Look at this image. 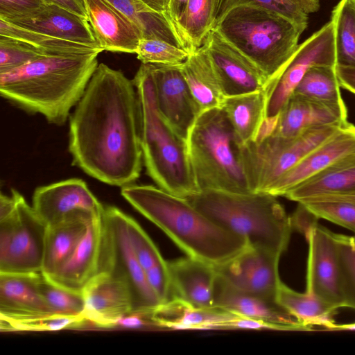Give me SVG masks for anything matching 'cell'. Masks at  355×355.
<instances>
[{"label":"cell","mask_w":355,"mask_h":355,"mask_svg":"<svg viewBox=\"0 0 355 355\" xmlns=\"http://www.w3.org/2000/svg\"><path fill=\"white\" fill-rule=\"evenodd\" d=\"M347 121V107H331L293 94L279 113L273 134L291 138L315 127Z\"/></svg>","instance_id":"cb8c5ba5"},{"label":"cell","mask_w":355,"mask_h":355,"mask_svg":"<svg viewBox=\"0 0 355 355\" xmlns=\"http://www.w3.org/2000/svg\"><path fill=\"white\" fill-rule=\"evenodd\" d=\"M221 0H189L179 31L190 53L200 47L217 20Z\"/></svg>","instance_id":"1f68e13d"},{"label":"cell","mask_w":355,"mask_h":355,"mask_svg":"<svg viewBox=\"0 0 355 355\" xmlns=\"http://www.w3.org/2000/svg\"><path fill=\"white\" fill-rule=\"evenodd\" d=\"M336 72L340 87L355 94V67L336 65Z\"/></svg>","instance_id":"7dc6e473"},{"label":"cell","mask_w":355,"mask_h":355,"mask_svg":"<svg viewBox=\"0 0 355 355\" xmlns=\"http://www.w3.org/2000/svg\"><path fill=\"white\" fill-rule=\"evenodd\" d=\"M98 54L44 56L0 73L1 96L51 123L62 125L84 94L98 64Z\"/></svg>","instance_id":"7a4b0ae2"},{"label":"cell","mask_w":355,"mask_h":355,"mask_svg":"<svg viewBox=\"0 0 355 355\" xmlns=\"http://www.w3.org/2000/svg\"><path fill=\"white\" fill-rule=\"evenodd\" d=\"M277 196L267 193L201 191L185 198L223 228L243 238L248 245L282 255L293 226Z\"/></svg>","instance_id":"5b68a950"},{"label":"cell","mask_w":355,"mask_h":355,"mask_svg":"<svg viewBox=\"0 0 355 355\" xmlns=\"http://www.w3.org/2000/svg\"><path fill=\"white\" fill-rule=\"evenodd\" d=\"M149 65L158 109L173 130L187 140L201 111L182 75L180 64Z\"/></svg>","instance_id":"9a60e30c"},{"label":"cell","mask_w":355,"mask_h":355,"mask_svg":"<svg viewBox=\"0 0 355 355\" xmlns=\"http://www.w3.org/2000/svg\"><path fill=\"white\" fill-rule=\"evenodd\" d=\"M207 50L225 97L266 89L269 80L250 60L211 31L203 44Z\"/></svg>","instance_id":"4fadbf2b"},{"label":"cell","mask_w":355,"mask_h":355,"mask_svg":"<svg viewBox=\"0 0 355 355\" xmlns=\"http://www.w3.org/2000/svg\"><path fill=\"white\" fill-rule=\"evenodd\" d=\"M121 193L188 256L217 265L248 245L243 238L217 225L185 198L158 187L132 184L121 187Z\"/></svg>","instance_id":"3957f363"},{"label":"cell","mask_w":355,"mask_h":355,"mask_svg":"<svg viewBox=\"0 0 355 355\" xmlns=\"http://www.w3.org/2000/svg\"><path fill=\"white\" fill-rule=\"evenodd\" d=\"M238 316L221 308L198 309L177 300L160 304L151 314L159 328L167 329H230Z\"/></svg>","instance_id":"4316f807"},{"label":"cell","mask_w":355,"mask_h":355,"mask_svg":"<svg viewBox=\"0 0 355 355\" xmlns=\"http://www.w3.org/2000/svg\"><path fill=\"white\" fill-rule=\"evenodd\" d=\"M32 207L47 226L76 213L100 215L104 209L85 182L80 178H69L36 188Z\"/></svg>","instance_id":"2e32d148"},{"label":"cell","mask_w":355,"mask_h":355,"mask_svg":"<svg viewBox=\"0 0 355 355\" xmlns=\"http://www.w3.org/2000/svg\"><path fill=\"white\" fill-rule=\"evenodd\" d=\"M308 199H318V200H343V201L355 202V193L324 195V196L311 198H308Z\"/></svg>","instance_id":"f907efd6"},{"label":"cell","mask_w":355,"mask_h":355,"mask_svg":"<svg viewBox=\"0 0 355 355\" xmlns=\"http://www.w3.org/2000/svg\"><path fill=\"white\" fill-rule=\"evenodd\" d=\"M267 100L266 89L225 97L221 108L243 144L255 141L266 118Z\"/></svg>","instance_id":"f546056e"},{"label":"cell","mask_w":355,"mask_h":355,"mask_svg":"<svg viewBox=\"0 0 355 355\" xmlns=\"http://www.w3.org/2000/svg\"><path fill=\"white\" fill-rule=\"evenodd\" d=\"M343 307L355 309V236L335 233Z\"/></svg>","instance_id":"8d00e7d4"},{"label":"cell","mask_w":355,"mask_h":355,"mask_svg":"<svg viewBox=\"0 0 355 355\" xmlns=\"http://www.w3.org/2000/svg\"><path fill=\"white\" fill-rule=\"evenodd\" d=\"M213 29L266 74L268 87L288 62L303 33L286 17L252 4L230 9Z\"/></svg>","instance_id":"8992f818"},{"label":"cell","mask_w":355,"mask_h":355,"mask_svg":"<svg viewBox=\"0 0 355 355\" xmlns=\"http://www.w3.org/2000/svg\"><path fill=\"white\" fill-rule=\"evenodd\" d=\"M345 123L315 127L291 138L272 134L260 141L244 144V159L252 191L266 193L281 176Z\"/></svg>","instance_id":"9c48e42d"},{"label":"cell","mask_w":355,"mask_h":355,"mask_svg":"<svg viewBox=\"0 0 355 355\" xmlns=\"http://www.w3.org/2000/svg\"><path fill=\"white\" fill-rule=\"evenodd\" d=\"M142 5L155 13L164 15L167 13L169 0H137Z\"/></svg>","instance_id":"681fc988"},{"label":"cell","mask_w":355,"mask_h":355,"mask_svg":"<svg viewBox=\"0 0 355 355\" xmlns=\"http://www.w3.org/2000/svg\"><path fill=\"white\" fill-rule=\"evenodd\" d=\"M355 193V153L288 191L284 196L297 202L331 194Z\"/></svg>","instance_id":"f1b7e54d"},{"label":"cell","mask_w":355,"mask_h":355,"mask_svg":"<svg viewBox=\"0 0 355 355\" xmlns=\"http://www.w3.org/2000/svg\"><path fill=\"white\" fill-rule=\"evenodd\" d=\"M189 1V0H169L168 1L166 17L171 24L175 27L180 37L181 35L179 31V24L185 15Z\"/></svg>","instance_id":"bcb514c9"},{"label":"cell","mask_w":355,"mask_h":355,"mask_svg":"<svg viewBox=\"0 0 355 355\" xmlns=\"http://www.w3.org/2000/svg\"><path fill=\"white\" fill-rule=\"evenodd\" d=\"M180 69L201 113L222 107L225 96L204 44L189 53Z\"/></svg>","instance_id":"83f0119b"},{"label":"cell","mask_w":355,"mask_h":355,"mask_svg":"<svg viewBox=\"0 0 355 355\" xmlns=\"http://www.w3.org/2000/svg\"><path fill=\"white\" fill-rule=\"evenodd\" d=\"M132 81L138 96L141 146L148 175L158 187L172 194L186 198L199 192L187 141L158 109L149 64H141Z\"/></svg>","instance_id":"277c9868"},{"label":"cell","mask_w":355,"mask_h":355,"mask_svg":"<svg viewBox=\"0 0 355 355\" xmlns=\"http://www.w3.org/2000/svg\"><path fill=\"white\" fill-rule=\"evenodd\" d=\"M276 300L310 331L313 330V326L333 331L336 325L334 317L338 309L306 291L297 292L281 281Z\"/></svg>","instance_id":"4dcf8cb0"},{"label":"cell","mask_w":355,"mask_h":355,"mask_svg":"<svg viewBox=\"0 0 355 355\" xmlns=\"http://www.w3.org/2000/svg\"><path fill=\"white\" fill-rule=\"evenodd\" d=\"M252 4L275 12L297 25L303 32L308 25V13L299 0H221L217 19L230 9Z\"/></svg>","instance_id":"ab89813d"},{"label":"cell","mask_w":355,"mask_h":355,"mask_svg":"<svg viewBox=\"0 0 355 355\" xmlns=\"http://www.w3.org/2000/svg\"><path fill=\"white\" fill-rule=\"evenodd\" d=\"M354 153L355 125L347 122L337 132L309 152L281 176L266 193L275 196H284L300 184Z\"/></svg>","instance_id":"ac0fdd59"},{"label":"cell","mask_w":355,"mask_h":355,"mask_svg":"<svg viewBox=\"0 0 355 355\" xmlns=\"http://www.w3.org/2000/svg\"><path fill=\"white\" fill-rule=\"evenodd\" d=\"M318 218H322L355 232V202L307 199L300 202Z\"/></svg>","instance_id":"60d3db41"},{"label":"cell","mask_w":355,"mask_h":355,"mask_svg":"<svg viewBox=\"0 0 355 355\" xmlns=\"http://www.w3.org/2000/svg\"><path fill=\"white\" fill-rule=\"evenodd\" d=\"M87 322L83 316L48 314L19 320L0 318V328L2 331H51L79 327Z\"/></svg>","instance_id":"74e56055"},{"label":"cell","mask_w":355,"mask_h":355,"mask_svg":"<svg viewBox=\"0 0 355 355\" xmlns=\"http://www.w3.org/2000/svg\"><path fill=\"white\" fill-rule=\"evenodd\" d=\"M127 229L132 250L145 272L165 261L151 239L137 222L129 216L127 218Z\"/></svg>","instance_id":"7bdbcfd3"},{"label":"cell","mask_w":355,"mask_h":355,"mask_svg":"<svg viewBox=\"0 0 355 355\" xmlns=\"http://www.w3.org/2000/svg\"><path fill=\"white\" fill-rule=\"evenodd\" d=\"M352 5L355 7V0H349Z\"/></svg>","instance_id":"db71d44e"},{"label":"cell","mask_w":355,"mask_h":355,"mask_svg":"<svg viewBox=\"0 0 355 355\" xmlns=\"http://www.w3.org/2000/svg\"><path fill=\"white\" fill-rule=\"evenodd\" d=\"M44 56L49 55L35 46L0 36V73L10 71Z\"/></svg>","instance_id":"b9f144b4"},{"label":"cell","mask_w":355,"mask_h":355,"mask_svg":"<svg viewBox=\"0 0 355 355\" xmlns=\"http://www.w3.org/2000/svg\"><path fill=\"white\" fill-rule=\"evenodd\" d=\"M127 218L116 207H104L98 273H109L124 280L132 294L133 313H150L162 302L150 286L132 250Z\"/></svg>","instance_id":"30bf717a"},{"label":"cell","mask_w":355,"mask_h":355,"mask_svg":"<svg viewBox=\"0 0 355 355\" xmlns=\"http://www.w3.org/2000/svg\"><path fill=\"white\" fill-rule=\"evenodd\" d=\"M44 0H0V19L10 20L40 8Z\"/></svg>","instance_id":"f6af8a7d"},{"label":"cell","mask_w":355,"mask_h":355,"mask_svg":"<svg viewBox=\"0 0 355 355\" xmlns=\"http://www.w3.org/2000/svg\"><path fill=\"white\" fill-rule=\"evenodd\" d=\"M143 64L179 65L189 55L186 50L168 42L150 37H142L135 53Z\"/></svg>","instance_id":"f35d334b"},{"label":"cell","mask_w":355,"mask_h":355,"mask_svg":"<svg viewBox=\"0 0 355 355\" xmlns=\"http://www.w3.org/2000/svg\"><path fill=\"white\" fill-rule=\"evenodd\" d=\"M41 273L0 274V318L19 320L52 314L40 292Z\"/></svg>","instance_id":"603a6c76"},{"label":"cell","mask_w":355,"mask_h":355,"mask_svg":"<svg viewBox=\"0 0 355 355\" xmlns=\"http://www.w3.org/2000/svg\"><path fill=\"white\" fill-rule=\"evenodd\" d=\"M0 197V274L42 272L48 226L23 196Z\"/></svg>","instance_id":"ba28073f"},{"label":"cell","mask_w":355,"mask_h":355,"mask_svg":"<svg viewBox=\"0 0 355 355\" xmlns=\"http://www.w3.org/2000/svg\"><path fill=\"white\" fill-rule=\"evenodd\" d=\"M101 214L79 212L48 226L42 269L43 275L51 279L59 271L85 234L89 222Z\"/></svg>","instance_id":"484cf974"},{"label":"cell","mask_w":355,"mask_h":355,"mask_svg":"<svg viewBox=\"0 0 355 355\" xmlns=\"http://www.w3.org/2000/svg\"><path fill=\"white\" fill-rule=\"evenodd\" d=\"M38 286L52 314L84 317L85 300L83 293L62 286L46 278L42 273Z\"/></svg>","instance_id":"d590c367"},{"label":"cell","mask_w":355,"mask_h":355,"mask_svg":"<svg viewBox=\"0 0 355 355\" xmlns=\"http://www.w3.org/2000/svg\"><path fill=\"white\" fill-rule=\"evenodd\" d=\"M192 170L199 191L253 193L243 146L221 107L202 112L187 139Z\"/></svg>","instance_id":"52a82bcc"},{"label":"cell","mask_w":355,"mask_h":355,"mask_svg":"<svg viewBox=\"0 0 355 355\" xmlns=\"http://www.w3.org/2000/svg\"><path fill=\"white\" fill-rule=\"evenodd\" d=\"M305 11L309 13L315 12L319 10V0H299Z\"/></svg>","instance_id":"816d5d0a"},{"label":"cell","mask_w":355,"mask_h":355,"mask_svg":"<svg viewBox=\"0 0 355 355\" xmlns=\"http://www.w3.org/2000/svg\"><path fill=\"white\" fill-rule=\"evenodd\" d=\"M214 306L239 316L261 320L280 331H310L277 300H268L234 288L216 274Z\"/></svg>","instance_id":"d6986e66"},{"label":"cell","mask_w":355,"mask_h":355,"mask_svg":"<svg viewBox=\"0 0 355 355\" xmlns=\"http://www.w3.org/2000/svg\"><path fill=\"white\" fill-rule=\"evenodd\" d=\"M280 257L266 248L247 245L232 258L214 266L217 275L234 288L277 300Z\"/></svg>","instance_id":"7c38bea8"},{"label":"cell","mask_w":355,"mask_h":355,"mask_svg":"<svg viewBox=\"0 0 355 355\" xmlns=\"http://www.w3.org/2000/svg\"><path fill=\"white\" fill-rule=\"evenodd\" d=\"M335 24L336 65L355 67V7L340 0L332 10Z\"/></svg>","instance_id":"e575fe53"},{"label":"cell","mask_w":355,"mask_h":355,"mask_svg":"<svg viewBox=\"0 0 355 355\" xmlns=\"http://www.w3.org/2000/svg\"><path fill=\"white\" fill-rule=\"evenodd\" d=\"M6 21L25 28L103 50L88 19L55 4L46 3L34 12Z\"/></svg>","instance_id":"7402d4cb"},{"label":"cell","mask_w":355,"mask_h":355,"mask_svg":"<svg viewBox=\"0 0 355 355\" xmlns=\"http://www.w3.org/2000/svg\"><path fill=\"white\" fill-rule=\"evenodd\" d=\"M101 234L102 214L89 222L85 234L70 257L49 279L67 288L82 293L98 273Z\"/></svg>","instance_id":"d4e9b609"},{"label":"cell","mask_w":355,"mask_h":355,"mask_svg":"<svg viewBox=\"0 0 355 355\" xmlns=\"http://www.w3.org/2000/svg\"><path fill=\"white\" fill-rule=\"evenodd\" d=\"M88 21L103 49L135 53L143 35L123 13L105 0H84Z\"/></svg>","instance_id":"44dd1931"},{"label":"cell","mask_w":355,"mask_h":355,"mask_svg":"<svg viewBox=\"0 0 355 355\" xmlns=\"http://www.w3.org/2000/svg\"><path fill=\"white\" fill-rule=\"evenodd\" d=\"M44 1L47 4H55L61 6L88 19L84 0H44Z\"/></svg>","instance_id":"c3c4849f"},{"label":"cell","mask_w":355,"mask_h":355,"mask_svg":"<svg viewBox=\"0 0 355 355\" xmlns=\"http://www.w3.org/2000/svg\"><path fill=\"white\" fill-rule=\"evenodd\" d=\"M82 293L84 317L96 326L116 327L120 319L133 313V297L129 285L109 273L96 274Z\"/></svg>","instance_id":"e0dca14e"},{"label":"cell","mask_w":355,"mask_h":355,"mask_svg":"<svg viewBox=\"0 0 355 355\" xmlns=\"http://www.w3.org/2000/svg\"><path fill=\"white\" fill-rule=\"evenodd\" d=\"M0 36L17 40L44 51L47 55L100 53L103 50L33 30L0 19Z\"/></svg>","instance_id":"d6a6232c"},{"label":"cell","mask_w":355,"mask_h":355,"mask_svg":"<svg viewBox=\"0 0 355 355\" xmlns=\"http://www.w3.org/2000/svg\"><path fill=\"white\" fill-rule=\"evenodd\" d=\"M69 136L73 163L87 175L112 186L134 184L143 157L133 81L98 64L69 116Z\"/></svg>","instance_id":"6da1fadb"},{"label":"cell","mask_w":355,"mask_h":355,"mask_svg":"<svg viewBox=\"0 0 355 355\" xmlns=\"http://www.w3.org/2000/svg\"><path fill=\"white\" fill-rule=\"evenodd\" d=\"M305 236L309 246L306 291L336 309L343 307L335 233L317 223Z\"/></svg>","instance_id":"5bb4252c"},{"label":"cell","mask_w":355,"mask_h":355,"mask_svg":"<svg viewBox=\"0 0 355 355\" xmlns=\"http://www.w3.org/2000/svg\"><path fill=\"white\" fill-rule=\"evenodd\" d=\"M147 281L162 304L171 300L170 278L166 261L159 263L146 272Z\"/></svg>","instance_id":"ee69618b"},{"label":"cell","mask_w":355,"mask_h":355,"mask_svg":"<svg viewBox=\"0 0 355 355\" xmlns=\"http://www.w3.org/2000/svg\"><path fill=\"white\" fill-rule=\"evenodd\" d=\"M341 330H355V323L346 324H337L334 328L333 331Z\"/></svg>","instance_id":"f5cc1de1"},{"label":"cell","mask_w":355,"mask_h":355,"mask_svg":"<svg viewBox=\"0 0 355 355\" xmlns=\"http://www.w3.org/2000/svg\"><path fill=\"white\" fill-rule=\"evenodd\" d=\"M171 300L198 309L214 307V287L216 272L213 264L187 256L167 261Z\"/></svg>","instance_id":"ffe728a7"},{"label":"cell","mask_w":355,"mask_h":355,"mask_svg":"<svg viewBox=\"0 0 355 355\" xmlns=\"http://www.w3.org/2000/svg\"><path fill=\"white\" fill-rule=\"evenodd\" d=\"M340 89L336 66L318 65L306 71L293 94L329 106L345 107Z\"/></svg>","instance_id":"836d02e7"},{"label":"cell","mask_w":355,"mask_h":355,"mask_svg":"<svg viewBox=\"0 0 355 355\" xmlns=\"http://www.w3.org/2000/svg\"><path fill=\"white\" fill-rule=\"evenodd\" d=\"M318 65H336L335 24L332 19L298 44L282 73L268 87L266 118L278 117L306 71Z\"/></svg>","instance_id":"8fae6325"}]
</instances>
